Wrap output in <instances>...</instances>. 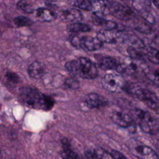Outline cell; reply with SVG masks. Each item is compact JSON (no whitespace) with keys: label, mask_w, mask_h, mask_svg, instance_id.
I'll return each mask as SVG.
<instances>
[{"label":"cell","mask_w":159,"mask_h":159,"mask_svg":"<svg viewBox=\"0 0 159 159\" xmlns=\"http://www.w3.org/2000/svg\"><path fill=\"white\" fill-rule=\"evenodd\" d=\"M65 66L68 73L74 77L94 79L98 76L96 65L85 57L69 61L66 63Z\"/></svg>","instance_id":"obj_1"},{"label":"cell","mask_w":159,"mask_h":159,"mask_svg":"<svg viewBox=\"0 0 159 159\" xmlns=\"http://www.w3.org/2000/svg\"><path fill=\"white\" fill-rule=\"evenodd\" d=\"M19 93L24 102L31 107L49 110L53 106L54 101L53 99L35 89L29 88H22L20 89Z\"/></svg>","instance_id":"obj_2"},{"label":"cell","mask_w":159,"mask_h":159,"mask_svg":"<svg viewBox=\"0 0 159 159\" xmlns=\"http://www.w3.org/2000/svg\"><path fill=\"white\" fill-rule=\"evenodd\" d=\"M129 115L144 132L150 134L158 132L159 122L148 112L135 108L130 110Z\"/></svg>","instance_id":"obj_3"},{"label":"cell","mask_w":159,"mask_h":159,"mask_svg":"<svg viewBox=\"0 0 159 159\" xmlns=\"http://www.w3.org/2000/svg\"><path fill=\"white\" fill-rule=\"evenodd\" d=\"M124 88H126V90L135 98L143 101L151 109L157 111L159 109L157 96L148 89L142 88L135 83L126 84Z\"/></svg>","instance_id":"obj_4"},{"label":"cell","mask_w":159,"mask_h":159,"mask_svg":"<svg viewBox=\"0 0 159 159\" xmlns=\"http://www.w3.org/2000/svg\"><path fill=\"white\" fill-rule=\"evenodd\" d=\"M147 67L143 61L129 57H126L123 62L118 64L116 69L120 74L125 76L136 78H139L142 74L145 75V70Z\"/></svg>","instance_id":"obj_5"},{"label":"cell","mask_w":159,"mask_h":159,"mask_svg":"<svg viewBox=\"0 0 159 159\" xmlns=\"http://www.w3.org/2000/svg\"><path fill=\"white\" fill-rule=\"evenodd\" d=\"M126 145L130 152L136 157L140 159H159L158 155L152 148L136 139L129 140Z\"/></svg>","instance_id":"obj_6"},{"label":"cell","mask_w":159,"mask_h":159,"mask_svg":"<svg viewBox=\"0 0 159 159\" xmlns=\"http://www.w3.org/2000/svg\"><path fill=\"white\" fill-rule=\"evenodd\" d=\"M102 87L112 93H119L124 89L126 84L124 79L115 73L106 74L101 79Z\"/></svg>","instance_id":"obj_7"},{"label":"cell","mask_w":159,"mask_h":159,"mask_svg":"<svg viewBox=\"0 0 159 159\" xmlns=\"http://www.w3.org/2000/svg\"><path fill=\"white\" fill-rule=\"evenodd\" d=\"M71 43L76 48H80L86 51L97 50L102 46V42L97 37L95 38L90 36L82 37H78L77 36L73 37L71 39Z\"/></svg>","instance_id":"obj_8"},{"label":"cell","mask_w":159,"mask_h":159,"mask_svg":"<svg viewBox=\"0 0 159 159\" xmlns=\"http://www.w3.org/2000/svg\"><path fill=\"white\" fill-rule=\"evenodd\" d=\"M109 14L122 20H129L135 16L133 10L127 5H123L119 2H108Z\"/></svg>","instance_id":"obj_9"},{"label":"cell","mask_w":159,"mask_h":159,"mask_svg":"<svg viewBox=\"0 0 159 159\" xmlns=\"http://www.w3.org/2000/svg\"><path fill=\"white\" fill-rule=\"evenodd\" d=\"M111 118L117 125L128 129L130 132H135L137 124L129 114L117 111L112 114Z\"/></svg>","instance_id":"obj_10"},{"label":"cell","mask_w":159,"mask_h":159,"mask_svg":"<svg viewBox=\"0 0 159 159\" xmlns=\"http://www.w3.org/2000/svg\"><path fill=\"white\" fill-rule=\"evenodd\" d=\"M59 17L65 22L75 23L83 19L82 13L75 8H68L61 11L59 14Z\"/></svg>","instance_id":"obj_11"},{"label":"cell","mask_w":159,"mask_h":159,"mask_svg":"<svg viewBox=\"0 0 159 159\" xmlns=\"http://www.w3.org/2000/svg\"><path fill=\"white\" fill-rule=\"evenodd\" d=\"M119 33L115 30H106L102 29L97 33L96 37L101 42L105 43H114L119 40Z\"/></svg>","instance_id":"obj_12"},{"label":"cell","mask_w":159,"mask_h":159,"mask_svg":"<svg viewBox=\"0 0 159 159\" xmlns=\"http://www.w3.org/2000/svg\"><path fill=\"white\" fill-rule=\"evenodd\" d=\"M84 103L89 108L98 107L104 105L107 102V101L96 93H89L84 97Z\"/></svg>","instance_id":"obj_13"},{"label":"cell","mask_w":159,"mask_h":159,"mask_svg":"<svg viewBox=\"0 0 159 159\" xmlns=\"http://www.w3.org/2000/svg\"><path fill=\"white\" fill-rule=\"evenodd\" d=\"M34 12L35 19L40 22H51L56 18L55 13L48 8L40 7Z\"/></svg>","instance_id":"obj_14"},{"label":"cell","mask_w":159,"mask_h":159,"mask_svg":"<svg viewBox=\"0 0 159 159\" xmlns=\"http://www.w3.org/2000/svg\"><path fill=\"white\" fill-rule=\"evenodd\" d=\"M92 11L99 17L109 14L108 7V1L104 0H93L91 1Z\"/></svg>","instance_id":"obj_15"},{"label":"cell","mask_w":159,"mask_h":159,"mask_svg":"<svg viewBox=\"0 0 159 159\" xmlns=\"http://www.w3.org/2000/svg\"><path fill=\"white\" fill-rule=\"evenodd\" d=\"M28 73L32 78L35 79H39L43 76L45 70L40 63L38 61H34L29 65L28 68Z\"/></svg>","instance_id":"obj_16"},{"label":"cell","mask_w":159,"mask_h":159,"mask_svg":"<svg viewBox=\"0 0 159 159\" xmlns=\"http://www.w3.org/2000/svg\"><path fill=\"white\" fill-rule=\"evenodd\" d=\"M144 53L148 60L154 64H159V50L151 46L144 47Z\"/></svg>","instance_id":"obj_17"},{"label":"cell","mask_w":159,"mask_h":159,"mask_svg":"<svg viewBox=\"0 0 159 159\" xmlns=\"http://www.w3.org/2000/svg\"><path fill=\"white\" fill-rule=\"evenodd\" d=\"M93 22L96 25L101 26L102 29L106 30H116L118 27L117 23L115 22L109 20H106L101 17L96 16L93 19Z\"/></svg>","instance_id":"obj_18"},{"label":"cell","mask_w":159,"mask_h":159,"mask_svg":"<svg viewBox=\"0 0 159 159\" xmlns=\"http://www.w3.org/2000/svg\"><path fill=\"white\" fill-rule=\"evenodd\" d=\"M117 65L116 59L111 57H104L99 61V66L104 70L116 68Z\"/></svg>","instance_id":"obj_19"},{"label":"cell","mask_w":159,"mask_h":159,"mask_svg":"<svg viewBox=\"0 0 159 159\" xmlns=\"http://www.w3.org/2000/svg\"><path fill=\"white\" fill-rule=\"evenodd\" d=\"M68 31L71 32H88L90 31L91 27L85 24L80 22H75L68 24L66 27Z\"/></svg>","instance_id":"obj_20"},{"label":"cell","mask_w":159,"mask_h":159,"mask_svg":"<svg viewBox=\"0 0 159 159\" xmlns=\"http://www.w3.org/2000/svg\"><path fill=\"white\" fill-rule=\"evenodd\" d=\"M132 4L133 7L141 12L147 11L151 6L150 0H132Z\"/></svg>","instance_id":"obj_21"},{"label":"cell","mask_w":159,"mask_h":159,"mask_svg":"<svg viewBox=\"0 0 159 159\" xmlns=\"http://www.w3.org/2000/svg\"><path fill=\"white\" fill-rule=\"evenodd\" d=\"M145 75L150 81L159 83V68L147 67L145 70Z\"/></svg>","instance_id":"obj_22"},{"label":"cell","mask_w":159,"mask_h":159,"mask_svg":"<svg viewBox=\"0 0 159 159\" xmlns=\"http://www.w3.org/2000/svg\"><path fill=\"white\" fill-rule=\"evenodd\" d=\"M70 3L75 7L85 11L92 10L91 1L89 0H70Z\"/></svg>","instance_id":"obj_23"},{"label":"cell","mask_w":159,"mask_h":159,"mask_svg":"<svg viewBox=\"0 0 159 159\" xmlns=\"http://www.w3.org/2000/svg\"><path fill=\"white\" fill-rule=\"evenodd\" d=\"M17 8L20 12L25 14H30L34 12L33 7L25 0H20L17 3Z\"/></svg>","instance_id":"obj_24"},{"label":"cell","mask_w":159,"mask_h":159,"mask_svg":"<svg viewBox=\"0 0 159 159\" xmlns=\"http://www.w3.org/2000/svg\"><path fill=\"white\" fill-rule=\"evenodd\" d=\"M94 154L98 159H114L111 153L101 147H97L94 149Z\"/></svg>","instance_id":"obj_25"},{"label":"cell","mask_w":159,"mask_h":159,"mask_svg":"<svg viewBox=\"0 0 159 159\" xmlns=\"http://www.w3.org/2000/svg\"><path fill=\"white\" fill-rule=\"evenodd\" d=\"M14 24L16 27H24L27 25H30L31 22L30 19L24 16H18L14 19Z\"/></svg>","instance_id":"obj_26"},{"label":"cell","mask_w":159,"mask_h":159,"mask_svg":"<svg viewBox=\"0 0 159 159\" xmlns=\"http://www.w3.org/2000/svg\"><path fill=\"white\" fill-rule=\"evenodd\" d=\"M61 156L63 159H79L78 155L68 148L64 150L61 152Z\"/></svg>","instance_id":"obj_27"},{"label":"cell","mask_w":159,"mask_h":159,"mask_svg":"<svg viewBox=\"0 0 159 159\" xmlns=\"http://www.w3.org/2000/svg\"><path fill=\"white\" fill-rule=\"evenodd\" d=\"M142 15V17L146 20L147 22H148L149 24H154L155 23V17L152 15V13H150V12L145 11H143L142 12H141Z\"/></svg>","instance_id":"obj_28"},{"label":"cell","mask_w":159,"mask_h":159,"mask_svg":"<svg viewBox=\"0 0 159 159\" xmlns=\"http://www.w3.org/2000/svg\"><path fill=\"white\" fill-rule=\"evenodd\" d=\"M65 84L67 88L70 89H77L79 88V83L75 78H69L66 80L65 82Z\"/></svg>","instance_id":"obj_29"},{"label":"cell","mask_w":159,"mask_h":159,"mask_svg":"<svg viewBox=\"0 0 159 159\" xmlns=\"http://www.w3.org/2000/svg\"><path fill=\"white\" fill-rule=\"evenodd\" d=\"M111 153L114 159H129L123 153L117 150H113Z\"/></svg>","instance_id":"obj_30"},{"label":"cell","mask_w":159,"mask_h":159,"mask_svg":"<svg viewBox=\"0 0 159 159\" xmlns=\"http://www.w3.org/2000/svg\"><path fill=\"white\" fill-rule=\"evenodd\" d=\"M6 78L12 83H17L19 78L18 76L14 73H10L8 72L6 73Z\"/></svg>","instance_id":"obj_31"},{"label":"cell","mask_w":159,"mask_h":159,"mask_svg":"<svg viewBox=\"0 0 159 159\" xmlns=\"http://www.w3.org/2000/svg\"><path fill=\"white\" fill-rule=\"evenodd\" d=\"M153 42L155 44V45L156 46V48L159 50V37H156L153 39Z\"/></svg>","instance_id":"obj_32"},{"label":"cell","mask_w":159,"mask_h":159,"mask_svg":"<svg viewBox=\"0 0 159 159\" xmlns=\"http://www.w3.org/2000/svg\"><path fill=\"white\" fill-rule=\"evenodd\" d=\"M86 156H87L88 158H89V159H98V158H96V157L95 156L94 154H92V153H89V154L86 155Z\"/></svg>","instance_id":"obj_33"},{"label":"cell","mask_w":159,"mask_h":159,"mask_svg":"<svg viewBox=\"0 0 159 159\" xmlns=\"http://www.w3.org/2000/svg\"><path fill=\"white\" fill-rule=\"evenodd\" d=\"M152 2L153 4L158 8L159 9V0H152Z\"/></svg>","instance_id":"obj_34"},{"label":"cell","mask_w":159,"mask_h":159,"mask_svg":"<svg viewBox=\"0 0 159 159\" xmlns=\"http://www.w3.org/2000/svg\"><path fill=\"white\" fill-rule=\"evenodd\" d=\"M106 1H108V2H115V1L119 2V1H118L119 0H106Z\"/></svg>","instance_id":"obj_35"},{"label":"cell","mask_w":159,"mask_h":159,"mask_svg":"<svg viewBox=\"0 0 159 159\" xmlns=\"http://www.w3.org/2000/svg\"><path fill=\"white\" fill-rule=\"evenodd\" d=\"M158 150H159V141H158Z\"/></svg>","instance_id":"obj_36"},{"label":"cell","mask_w":159,"mask_h":159,"mask_svg":"<svg viewBox=\"0 0 159 159\" xmlns=\"http://www.w3.org/2000/svg\"><path fill=\"white\" fill-rule=\"evenodd\" d=\"M0 153H1V151H0Z\"/></svg>","instance_id":"obj_37"}]
</instances>
